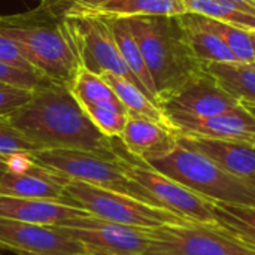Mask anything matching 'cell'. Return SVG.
<instances>
[{
  "label": "cell",
  "instance_id": "6da1fadb",
  "mask_svg": "<svg viewBox=\"0 0 255 255\" xmlns=\"http://www.w3.org/2000/svg\"><path fill=\"white\" fill-rule=\"evenodd\" d=\"M6 118L42 149L115 154L117 139L99 131L64 84L49 82L34 90L30 100Z\"/></svg>",
  "mask_w": 255,
  "mask_h": 255
},
{
  "label": "cell",
  "instance_id": "7a4b0ae2",
  "mask_svg": "<svg viewBox=\"0 0 255 255\" xmlns=\"http://www.w3.org/2000/svg\"><path fill=\"white\" fill-rule=\"evenodd\" d=\"M0 34L16 43L31 66L57 84L69 85L82 69L76 42L64 15L52 0L28 12L0 15Z\"/></svg>",
  "mask_w": 255,
  "mask_h": 255
},
{
  "label": "cell",
  "instance_id": "3957f363",
  "mask_svg": "<svg viewBox=\"0 0 255 255\" xmlns=\"http://www.w3.org/2000/svg\"><path fill=\"white\" fill-rule=\"evenodd\" d=\"M152 78L157 103L205 72L191 51L179 16L127 18Z\"/></svg>",
  "mask_w": 255,
  "mask_h": 255
},
{
  "label": "cell",
  "instance_id": "277c9868",
  "mask_svg": "<svg viewBox=\"0 0 255 255\" xmlns=\"http://www.w3.org/2000/svg\"><path fill=\"white\" fill-rule=\"evenodd\" d=\"M146 164L211 202L255 206L254 185L181 145Z\"/></svg>",
  "mask_w": 255,
  "mask_h": 255
},
{
  "label": "cell",
  "instance_id": "5b68a950",
  "mask_svg": "<svg viewBox=\"0 0 255 255\" xmlns=\"http://www.w3.org/2000/svg\"><path fill=\"white\" fill-rule=\"evenodd\" d=\"M31 158L37 164L55 170L69 179L112 190L151 206L163 208L151 193L127 176L117 152L106 155L82 149H40Z\"/></svg>",
  "mask_w": 255,
  "mask_h": 255
},
{
  "label": "cell",
  "instance_id": "8992f818",
  "mask_svg": "<svg viewBox=\"0 0 255 255\" xmlns=\"http://www.w3.org/2000/svg\"><path fill=\"white\" fill-rule=\"evenodd\" d=\"M64 200L67 205L84 209L91 217L124 226L157 229L167 224L190 223L167 209L155 208L134 197L75 179H69L66 184Z\"/></svg>",
  "mask_w": 255,
  "mask_h": 255
},
{
  "label": "cell",
  "instance_id": "52a82bcc",
  "mask_svg": "<svg viewBox=\"0 0 255 255\" xmlns=\"http://www.w3.org/2000/svg\"><path fill=\"white\" fill-rule=\"evenodd\" d=\"M145 255H255V245L218 224H167L152 229Z\"/></svg>",
  "mask_w": 255,
  "mask_h": 255
},
{
  "label": "cell",
  "instance_id": "ba28073f",
  "mask_svg": "<svg viewBox=\"0 0 255 255\" xmlns=\"http://www.w3.org/2000/svg\"><path fill=\"white\" fill-rule=\"evenodd\" d=\"M64 15L76 42L82 69L96 75L114 73L123 76L143 91L137 79L124 63L111 25L105 16L78 12L70 9L69 4L64 6Z\"/></svg>",
  "mask_w": 255,
  "mask_h": 255
},
{
  "label": "cell",
  "instance_id": "9c48e42d",
  "mask_svg": "<svg viewBox=\"0 0 255 255\" xmlns=\"http://www.w3.org/2000/svg\"><path fill=\"white\" fill-rule=\"evenodd\" d=\"M120 142V139H118ZM115 152L121 158L123 167L128 178L142 185L151 196H154L164 209L182 217L190 223L200 224H217L214 215V205L211 200L193 193L179 182L161 175L160 172L149 167L146 163L130 155L126 148L117 143Z\"/></svg>",
  "mask_w": 255,
  "mask_h": 255
},
{
  "label": "cell",
  "instance_id": "30bf717a",
  "mask_svg": "<svg viewBox=\"0 0 255 255\" xmlns=\"http://www.w3.org/2000/svg\"><path fill=\"white\" fill-rule=\"evenodd\" d=\"M58 227L79 242L85 253L145 255L152 244V229L117 224L91 215L75 218Z\"/></svg>",
  "mask_w": 255,
  "mask_h": 255
},
{
  "label": "cell",
  "instance_id": "8fae6325",
  "mask_svg": "<svg viewBox=\"0 0 255 255\" xmlns=\"http://www.w3.org/2000/svg\"><path fill=\"white\" fill-rule=\"evenodd\" d=\"M69 178L37 164L31 155L9 158V169L0 178V194L42 200H64V187Z\"/></svg>",
  "mask_w": 255,
  "mask_h": 255
},
{
  "label": "cell",
  "instance_id": "7c38bea8",
  "mask_svg": "<svg viewBox=\"0 0 255 255\" xmlns=\"http://www.w3.org/2000/svg\"><path fill=\"white\" fill-rule=\"evenodd\" d=\"M0 248L18 255H78L85 248L60 227L0 220Z\"/></svg>",
  "mask_w": 255,
  "mask_h": 255
},
{
  "label": "cell",
  "instance_id": "4fadbf2b",
  "mask_svg": "<svg viewBox=\"0 0 255 255\" xmlns=\"http://www.w3.org/2000/svg\"><path fill=\"white\" fill-rule=\"evenodd\" d=\"M158 106L164 115L182 114L190 117H212L233 111L242 105L205 70L161 100Z\"/></svg>",
  "mask_w": 255,
  "mask_h": 255
},
{
  "label": "cell",
  "instance_id": "5bb4252c",
  "mask_svg": "<svg viewBox=\"0 0 255 255\" xmlns=\"http://www.w3.org/2000/svg\"><path fill=\"white\" fill-rule=\"evenodd\" d=\"M164 117L178 136L255 143V117L245 106L212 117H190L182 114H169Z\"/></svg>",
  "mask_w": 255,
  "mask_h": 255
},
{
  "label": "cell",
  "instance_id": "9a60e30c",
  "mask_svg": "<svg viewBox=\"0 0 255 255\" xmlns=\"http://www.w3.org/2000/svg\"><path fill=\"white\" fill-rule=\"evenodd\" d=\"M176 143L202 154L223 170L248 179L255 175V143L241 140L187 137L176 134Z\"/></svg>",
  "mask_w": 255,
  "mask_h": 255
},
{
  "label": "cell",
  "instance_id": "2e32d148",
  "mask_svg": "<svg viewBox=\"0 0 255 255\" xmlns=\"http://www.w3.org/2000/svg\"><path fill=\"white\" fill-rule=\"evenodd\" d=\"M90 215L81 208L42 199H27L0 194V220L30 223L39 226H64L69 221Z\"/></svg>",
  "mask_w": 255,
  "mask_h": 255
},
{
  "label": "cell",
  "instance_id": "e0dca14e",
  "mask_svg": "<svg viewBox=\"0 0 255 255\" xmlns=\"http://www.w3.org/2000/svg\"><path fill=\"white\" fill-rule=\"evenodd\" d=\"M118 139L130 155L143 163L169 154L178 145L176 134L170 127L130 115Z\"/></svg>",
  "mask_w": 255,
  "mask_h": 255
},
{
  "label": "cell",
  "instance_id": "ac0fdd59",
  "mask_svg": "<svg viewBox=\"0 0 255 255\" xmlns=\"http://www.w3.org/2000/svg\"><path fill=\"white\" fill-rule=\"evenodd\" d=\"M69 7L105 18L179 16L187 13L184 0H108L94 9H82L69 1Z\"/></svg>",
  "mask_w": 255,
  "mask_h": 255
},
{
  "label": "cell",
  "instance_id": "d6986e66",
  "mask_svg": "<svg viewBox=\"0 0 255 255\" xmlns=\"http://www.w3.org/2000/svg\"><path fill=\"white\" fill-rule=\"evenodd\" d=\"M106 19H108V22L111 25L112 34H114L115 42H117V46H118V49L121 52V57H123L124 63L127 64L128 70L137 79V82L140 84L143 91L148 94V97L154 103H157V93H155L152 78L149 75L146 63L143 60L142 51H140L131 30H130L128 19L127 18H106Z\"/></svg>",
  "mask_w": 255,
  "mask_h": 255
},
{
  "label": "cell",
  "instance_id": "ffe728a7",
  "mask_svg": "<svg viewBox=\"0 0 255 255\" xmlns=\"http://www.w3.org/2000/svg\"><path fill=\"white\" fill-rule=\"evenodd\" d=\"M205 70L242 106L255 108V67L247 63H205Z\"/></svg>",
  "mask_w": 255,
  "mask_h": 255
},
{
  "label": "cell",
  "instance_id": "44dd1931",
  "mask_svg": "<svg viewBox=\"0 0 255 255\" xmlns=\"http://www.w3.org/2000/svg\"><path fill=\"white\" fill-rule=\"evenodd\" d=\"M100 76L114 90V93L117 94V97L126 108L127 115L146 118V120H151L158 124L170 127L163 111L160 109V106L157 103H154L137 85H134L133 82L127 81L126 78L114 75V73H103Z\"/></svg>",
  "mask_w": 255,
  "mask_h": 255
},
{
  "label": "cell",
  "instance_id": "7402d4cb",
  "mask_svg": "<svg viewBox=\"0 0 255 255\" xmlns=\"http://www.w3.org/2000/svg\"><path fill=\"white\" fill-rule=\"evenodd\" d=\"M69 90L81 106H114L127 112L109 84L100 75L85 69H81L76 73L69 84Z\"/></svg>",
  "mask_w": 255,
  "mask_h": 255
},
{
  "label": "cell",
  "instance_id": "603a6c76",
  "mask_svg": "<svg viewBox=\"0 0 255 255\" xmlns=\"http://www.w3.org/2000/svg\"><path fill=\"white\" fill-rule=\"evenodd\" d=\"M185 15L193 24L218 36L229 46V49L235 54L238 63H247V64L254 63V46H253L250 31L212 19V18H208V16H203V15H197V13H185Z\"/></svg>",
  "mask_w": 255,
  "mask_h": 255
},
{
  "label": "cell",
  "instance_id": "cb8c5ba5",
  "mask_svg": "<svg viewBox=\"0 0 255 255\" xmlns=\"http://www.w3.org/2000/svg\"><path fill=\"white\" fill-rule=\"evenodd\" d=\"M179 19L185 28V36L193 54L202 63H238L235 54L218 36L193 24L185 13L179 15Z\"/></svg>",
  "mask_w": 255,
  "mask_h": 255
},
{
  "label": "cell",
  "instance_id": "d4e9b609",
  "mask_svg": "<svg viewBox=\"0 0 255 255\" xmlns=\"http://www.w3.org/2000/svg\"><path fill=\"white\" fill-rule=\"evenodd\" d=\"M215 223L236 238L255 245V206L212 202Z\"/></svg>",
  "mask_w": 255,
  "mask_h": 255
},
{
  "label": "cell",
  "instance_id": "484cf974",
  "mask_svg": "<svg viewBox=\"0 0 255 255\" xmlns=\"http://www.w3.org/2000/svg\"><path fill=\"white\" fill-rule=\"evenodd\" d=\"M187 13L203 15L238 28L255 31V15L221 0H184Z\"/></svg>",
  "mask_w": 255,
  "mask_h": 255
},
{
  "label": "cell",
  "instance_id": "4316f807",
  "mask_svg": "<svg viewBox=\"0 0 255 255\" xmlns=\"http://www.w3.org/2000/svg\"><path fill=\"white\" fill-rule=\"evenodd\" d=\"M42 148L13 127L6 117H0V157L12 158L15 155H33Z\"/></svg>",
  "mask_w": 255,
  "mask_h": 255
},
{
  "label": "cell",
  "instance_id": "83f0119b",
  "mask_svg": "<svg viewBox=\"0 0 255 255\" xmlns=\"http://www.w3.org/2000/svg\"><path fill=\"white\" fill-rule=\"evenodd\" d=\"M93 124L105 136L111 139H118L127 123V112L117 109L114 106H82Z\"/></svg>",
  "mask_w": 255,
  "mask_h": 255
},
{
  "label": "cell",
  "instance_id": "f1b7e54d",
  "mask_svg": "<svg viewBox=\"0 0 255 255\" xmlns=\"http://www.w3.org/2000/svg\"><path fill=\"white\" fill-rule=\"evenodd\" d=\"M49 82H52V81H49L42 73L22 70V69L13 67L4 61H0V84H3V85L34 91L37 88L48 85Z\"/></svg>",
  "mask_w": 255,
  "mask_h": 255
},
{
  "label": "cell",
  "instance_id": "f546056e",
  "mask_svg": "<svg viewBox=\"0 0 255 255\" xmlns=\"http://www.w3.org/2000/svg\"><path fill=\"white\" fill-rule=\"evenodd\" d=\"M33 91L22 90V88H15L9 85H0V117H7L21 106H24Z\"/></svg>",
  "mask_w": 255,
  "mask_h": 255
},
{
  "label": "cell",
  "instance_id": "4dcf8cb0",
  "mask_svg": "<svg viewBox=\"0 0 255 255\" xmlns=\"http://www.w3.org/2000/svg\"><path fill=\"white\" fill-rule=\"evenodd\" d=\"M0 61H4L13 67L22 69V70H28V72H37L31 63L24 57V54L21 52V49L16 46V43L13 40H10L9 37L0 34ZM40 73V72H37Z\"/></svg>",
  "mask_w": 255,
  "mask_h": 255
},
{
  "label": "cell",
  "instance_id": "1f68e13d",
  "mask_svg": "<svg viewBox=\"0 0 255 255\" xmlns=\"http://www.w3.org/2000/svg\"><path fill=\"white\" fill-rule=\"evenodd\" d=\"M221 1H227V3H232L235 6H239L241 9L250 12V13H254L255 15V0H221Z\"/></svg>",
  "mask_w": 255,
  "mask_h": 255
},
{
  "label": "cell",
  "instance_id": "d6a6232c",
  "mask_svg": "<svg viewBox=\"0 0 255 255\" xmlns=\"http://www.w3.org/2000/svg\"><path fill=\"white\" fill-rule=\"evenodd\" d=\"M70 1L72 4L78 6V7H82V9H94L97 6H100L102 3L108 1V0H67Z\"/></svg>",
  "mask_w": 255,
  "mask_h": 255
},
{
  "label": "cell",
  "instance_id": "836d02e7",
  "mask_svg": "<svg viewBox=\"0 0 255 255\" xmlns=\"http://www.w3.org/2000/svg\"><path fill=\"white\" fill-rule=\"evenodd\" d=\"M9 169V158L0 157V178L3 176V173Z\"/></svg>",
  "mask_w": 255,
  "mask_h": 255
},
{
  "label": "cell",
  "instance_id": "e575fe53",
  "mask_svg": "<svg viewBox=\"0 0 255 255\" xmlns=\"http://www.w3.org/2000/svg\"><path fill=\"white\" fill-rule=\"evenodd\" d=\"M250 36H251V40H253V46H254V57H255V31H250ZM255 63V60H254Z\"/></svg>",
  "mask_w": 255,
  "mask_h": 255
},
{
  "label": "cell",
  "instance_id": "d590c367",
  "mask_svg": "<svg viewBox=\"0 0 255 255\" xmlns=\"http://www.w3.org/2000/svg\"><path fill=\"white\" fill-rule=\"evenodd\" d=\"M78 255H120V254H100V253H82Z\"/></svg>",
  "mask_w": 255,
  "mask_h": 255
},
{
  "label": "cell",
  "instance_id": "8d00e7d4",
  "mask_svg": "<svg viewBox=\"0 0 255 255\" xmlns=\"http://www.w3.org/2000/svg\"><path fill=\"white\" fill-rule=\"evenodd\" d=\"M247 181H248V182H250L251 185H254V187H255V175H253L251 178H248Z\"/></svg>",
  "mask_w": 255,
  "mask_h": 255
},
{
  "label": "cell",
  "instance_id": "74e56055",
  "mask_svg": "<svg viewBox=\"0 0 255 255\" xmlns=\"http://www.w3.org/2000/svg\"><path fill=\"white\" fill-rule=\"evenodd\" d=\"M245 108H247V106H245ZM247 109H248V111H250V112H251V114L255 117V108H247Z\"/></svg>",
  "mask_w": 255,
  "mask_h": 255
},
{
  "label": "cell",
  "instance_id": "f35d334b",
  "mask_svg": "<svg viewBox=\"0 0 255 255\" xmlns=\"http://www.w3.org/2000/svg\"><path fill=\"white\" fill-rule=\"evenodd\" d=\"M250 64H251V66H254V67H255V63H250Z\"/></svg>",
  "mask_w": 255,
  "mask_h": 255
},
{
  "label": "cell",
  "instance_id": "ab89813d",
  "mask_svg": "<svg viewBox=\"0 0 255 255\" xmlns=\"http://www.w3.org/2000/svg\"><path fill=\"white\" fill-rule=\"evenodd\" d=\"M0 85H3V84H0Z\"/></svg>",
  "mask_w": 255,
  "mask_h": 255
}]
</instances>
